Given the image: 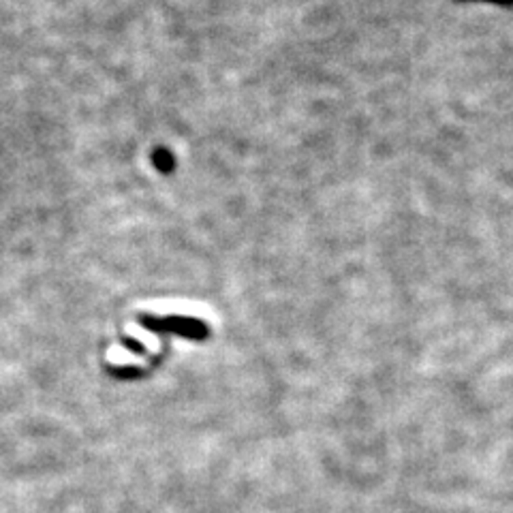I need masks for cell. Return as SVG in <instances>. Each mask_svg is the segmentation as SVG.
I'll return each instance as SVG.
<instances>
[{"instance_id":"2","label":"cell","mask_w":513,"mask_h":513,"mask_svg":"<svg viewBox=\"0 0 513 513\" xmlns=\"http://www.w3.org/2000/svg\"><path fill=\"white\" fill-rule=\"evenodd\" d=\"M154 165L161 169V171H165V174H167V171L171 169V167H174V158H171V154L167 152V150H158L156 154H154Z\"/></svg>"},{"instance_id":"1","label":"cell","mask_w":513,"mask_h":513,"mask_svg":"<svg viewBox=\"0 0 513 513\" xmlns=\"http://www.w3.org/2000/svg\"><path fill=\"white\" fill-rule=\"evenodd\" d=\"M142 321L146 323V327L150 329H169V332H178L182 336H193V338H201L208 334L201 323L197 321H186V319H150V317H142Z\"/></svg>"}]
</instances>
